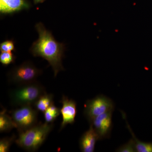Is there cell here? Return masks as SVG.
Masks as SVG:
<instances>
[{"label":"cell","mask_w":152,"mask_h":152,"mask_svg":"<svg viewBox=\"0 0 152 152\" xmlns=\"http://www.w3.org/2000/svg\"><path fill=\"white\" fill-rule=\"evenodd\" d=\"M15 56L12 52H1L0 54V62L3 65L7 66L14 63Z\"/></svg>","instance_id":"16"},{"label":"cell","mask_w":152,"mask_h":152,"mask_svg":"<svg viewBox=\"0 0 152 152\" xmlns=\"http://www.w3.org/2000/svg\"><path fill=\"white\" fill-rule=\"evenodd\" d=\"M39 38L33 43L30 51L35 57H41L47 60L51 66L55 77L64 69L62 65L64 45L57 42L51 33L39 23L36 25Z\"/></svg>","instance_id":"1"},{"label":"cell","mask_w":152,"mask_h":152,"mask_svg":"<svg viewBox=\"0 0 152 152\" xmlns=\"http://www.w3.org/2000/svg\"><path fill=\"white\" fill-rule=\"evenodd\" d=\"M61 103L62 107L61 109V114L62 116V121L60 130L68 124H72L75 122L77 114V103L72 99H69L66 96H63Z\"/></svg>","instance_id":"8"},{"label":"cell","mask_w":152,"mask_h":152,"mask_svg":"<svg viewBox=\"0 0 152 152\" xmlns=\"http://www.w3.org/2000/svg\"><path fill=\"white\" fill-rule=\"evenodd\" d=\"M26 0H0V12L2 14H11L29 8Z\"/></svg>","instance_id":"10"},{"label":"cell","mask_w":152,"mask_h":152,"mask_svg":"<svg viewBox=\"0 0 152 152\" xmlns=\"http://www.w3.org/2000/svg\"><path fill=\"white\" fill-rule=\"evenodd\" d=\"M99 137L91 125L88 130L83 134L79 141L80 149L83 152H94Z\"/></svg>","instance_id":"9"},{"label":"cell","mask_w":152,"mask_h":152,"mask_svg":"<svg viewBox=\"0 0 152 152\" xmlns=\"http://www.w3.org/2000/svg\"><path fill=\"white\" fill-rule=\"evenodd\" d=\"M123 116L126 120L127 127L129 130V131L132 136L133 139L134 141L137 152H152V142H146L141 141L139 140L138 139H137L132 131L129 125L126 121V120L125 118V115L124 113H123Z\"/></svg>","instance_id":"13"},{"label":"cell","mask_w":152,"mask_h":152,"mask_svg":"<svg viewBox=\"0 0 152 152\" xmlns=\"http://www.w3.org/2000/svg\"><path fill=\"white\" fill-rule=\"evenodd\" d=\"M53 97L52 94L45 93L38 99L34 106L38 111L44 113L52 104L54 103Z\"/></svg>","instance_id":"12"},{"label":"cell","mask_w":152,"mask_h":152,"mask_svg":"<svg viewBox=\"0 0 152 152\" xmlns=\"http://www.w3.org/2000/svg\"><path fill=\"white\" fill-rule=\"evenodd\" d=\"M45 1V0H34V2L35 4H38L43 2Z\"/></svg>","instance_id":"19"},{"label":"cell","mask_w":152,"mask_h":152,"mask_svg":"<svg viewBox=\"0 0 152 152\" xmlns=\"http://www.w3.org/2000/svg\"><path fill=\"white\" fill-rule=\"evenodd\" d=\"M45 93V88L37 81L19 86L10 93L11 104L19 107L34 106L38 99Z\"/></svg>","instance_id":"3"},{"label":"cell","mask_w":152,"mask_h":152,"mask_svg":"<svg viewBox=\"0 0 152 152\" xmlns=\"http://www.w3.org/2000/svg\"><path fill=\"white\" fill-rule=\"evenodd\" d=\"M16 136L6 137L0 140V152H8L10 151V148L12 144L15 141Z\"/></svg>","instance_id":"15"},{"label":"cell","mask_w":152,"mask_h":152,"mask_svg":"<svg viewBox=\"0 0 152 152\" xmlns=\"http://www.w3.org/2000/svg\"><path fill=\"white\" fill-rule=\"evenodd\" d=\"M38 113L32 106H21L12 112L11 116L19 132L28 129L38 124Z\"/></svg>","instance_id":"6"},{"label":"cell","mask_w":152,"mask_h":152,"mask_svg":"<svg viewBox=\"0 0 152 152\" xmlns=\"http://www.w3.org/2000/svg\"><path fill=\"white\" fill-rule=\"evenodd\" d=\"M113 112L110 111L102 114L89 122L97 134L99 140L108 138L110 136L113 126Z\"/></svg>","instance_id":"7"},{"label":"cell","mask_w":152,"mask_h":152,"mask_svg":"<svg viewBox=\"0 0 152 152\" xmlns=\"http://www.w3.org/2000/svg\"><path fill=\"white\" fill-rule=\"evenodd\" d=\"M15 43L12 40L4 41L0 45V50L1 52H12L15 50Z\"/></svg>","instance_id":"18"},{"label":"cell","mask_w":152,"mask_h":152,"mask_svg":"<svg viewBox=\"0 0 152 152\" xmlns=\"http://www.w3.org/2000/svg\"><path fill=\"white\" fill-rule=\"evenodd\" d=\"M6 110H4L0 113V132L1 133L8 132L14 128L16 125L12 116L6 113Z\"/></svg>","instance_id":"11"},{"label":"cell","mask_w":152,"mask_h":152,"mask_svg":"<svg viewBox=\"0 0 152 152\" xmlns=\"http://www.w3.org/2000/svg\"><path fill=\"white\" fill-rule=\"evenodd\" d=\"M42 71L31 61H26L13 68L8 75L10 83L22 86L37 81Z\"/></svg>","instance_id":"4"},{"label":"cell","mask_w":152,"mask_h":152,"mask_svg":"<svg viewBox=\"0 0 152 152\" xmlns=\"http://www.w3.org/2000/svg\"><path fill=\"white\" fill-rule=\"evenodd\" d=\"M115 104L111 99L104 95H99L87 101L84 115L89 122L96 117L107 112H114Z\"/></svg>","instance_id":"5"},{"label":"cell","mask_w":152,"mask_h":152,"mask_svg":"<svg viewBox=\"0 0 152 152\" xmlns=\"http://www.w3.org/2000/svg\"><path fill=\"white\" fill-rule=\"evenodd\" d=\"M61 114V109L57 107L53 103L44 112V118L45 122L53 123Z\"/></svg>","instance_id":"14"},{"label":"cell","mask_w":152,"mask_h":152,"mask_svg":"<svg viewBox=\"0 0 152 152\" xmlns=\"http://www.w3.org/2000/svg\"><path fill=\"white\" fill-rule=\"evenodd\" d=\"M117 152H137L135 144L133 138L126 143L124 144L119 147L115 151Z\"/></svg>","instance_id":"17"},{"label":"cell","mask_w":152,"mask_h":152,"mask_svg":"<svg viewBox=\"0 0 152 152\" xmlns=\"http://www.w3.org/2000/svg\"><path fill=\"white\" fill-rule=\"evenodd\" d=\"M53 128V123L37 124L28 129L19 132L15 142L25 151L35 152L45 141Z\"/></svg>","instance_id":"2"}]
</instances>
